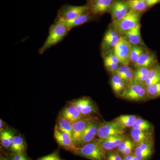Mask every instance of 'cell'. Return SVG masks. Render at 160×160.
<instances>
[{
	"mask_svg": "<svg viewBox=\"0 0 160 160\" xmlns=\"http://www.w3.org/2000/svg\"><path fill=\"white\" fill-rule=\"evenodd\" d=\"M146 49L138 46L132 45L131 54H130V64L134 65L136 63L140 56Z\"/></svg>",
	"mask_w": 160,
	"mask_h": 160,
	"instance_id": "obj_32",
	"label": "cell"
},
{
	"mask_svg": "<svg viewBox=\"0 0 160 160\" xmlns=\"http://www.w3.org/2000/svg\"><path fill=\"white\" fill-rule=\"evenodd\" d=\"M89 6L87 4L80 6L66 4L58 10L57 17L65 21H70L89 12Z\"/></svg>",
	"mask_w": 160,
	"mask_h": 160,
	"instance_id": "obj_6",
	"label": "cell"
},
{
	"mask_svg": "<svg viewBox=\"0 0 160 160\" xmlns=\"http://www.w3.org/2000/svg\"><path fill=\"white\" fill-rule=\"evenodd\" d=\"M131 10H134L140 13L147 11L149 7L145 0H125Z\"/></svg>",
	"mask_w": 160,
	"mask_h": 160,
	"instance_id": "obj_27",
	"label": "cell"
},
{
	"mask_svg": "<svg viewBox=\"0 0 160 160\" xmlns=\"http://www.w3.org/2000/svg\"><path fill=\"white\" fill-rule=\"evenodd\" d=\"M114 0H98L90 5L89 13L96 16H100L105 13H109L110 7Z\"/></svg>",
	"mask_w": 160,
	"mask_h": 160,
	"instance_id": "obj_15",
	"label": "cell"
},
{
	"mask_svg": "<svg viewBox=\"0 0 160 160\" xmlns=\"http://www.w3.org/2000/svg\"><path fill=\"white\" fill-rule=\"evenodd\" d=\"M101 123L98 118L94 117L83 132L77 146L78 148L84 146L94 140L95 137L97 134Z\"/></svg>",
	"mask_w": 160,
	"mask_h": 160,
	"instance_id": "obj_10",
	"label": "cell"
},
{
	"mask_svg": "<svg viewBox=\"0 0 160 160\" xmlns=\"http://www.w3.org/2000/svg\"><path fill=\"white\" fill-rule=\"evenodd\" d=\"M142 13L130 9L129 12L118 21L112 22L111 25L121 35H124L129 30L141 24V17Z\"/></svg>",
	"mask_w": 160,
	"mask_h": 160,
	"instance_id": "obj_2",
	"label": "cell"
},
{
	"mask_svg": "<svg viewBox=\"0 0 160 160\" xmlns=\"http://www.w3.org/2000/svg\"><path fill=\"white\" fill-rule=\"evenodd\" d=\"M133 154V153L132 152L131 154L124 156V158H123V160H132Z\"/></svg>",
	"mask_w": 160,
	"mask_h": 160,
	"instance_id": "obj_42",
	"label": "cell"
},
{
	"mask_svg": "<svg viewBox=\"0 0 160 160\" xmlns=\"http://www.w3.org/2000/svg\"><path fill=\"white\" fill-rule=\"evenodd\" d=\"M124 133L125 130L113 121L101 122L97 136L99 138L102 139L112 136L121 135Z\"/></svg>",
	"mask_w": 160,
	"mask_h": 160,
	"instance_id": "obj_9",
	"label": "cell"
},
{
	"mask_svg": "<svg viewBox=\"0 0 160 160\" xmlns=\"http://www.w3.org/2000/svg\"><path fill=\"white\" fill-rule=\"evenodd\" d=\"M74 154L91 160H106V152L100 146L98 139L79 148Z\"/></svg>",
	"mask_w": 160,
	"mask_h": 160,
	"instance_id": "obj_3",
	"label": "cell"
},
{
	"mask_svg": "<svg viewBox=\"0 0 160 160\" xmlns=\"http://www.w3.org/2000/svg\"><path fill=\"white\" fill-rule=\"evenodd\" d=\"M3 122L2 120V119H0V129H1V131L4 129L3 128Z\"/></svg>",
	"mask_w": 160,
	"mask_h": 160,
	"instance_id": "obj_44",
	"label": "cell"
},
{
	"mask_svg": "<svg viewBox=\"0 0 160 160\" xmlns=\"http://www.w3.org/2000/svg\"><path fill=\"white\" fill-rule=\"evenodd\" d=\"M69 103L75 106L82 114L86 117L92 116V115L97 113V107L90 98L83 97L72 100Z\"/></svg>",
	"mask_w": 160,
	"mask_h": 160,
	"instance_id": "obj_8",
	"label": "cell"
},
{
	"mask_svg": "<svg viewBox=\"0 0 160 160\" xmlns=\"http://www.w3.org/2000/svg\"><path fill=\"white\" fill-rule=\"evenodd\" d=\"M14 137V132L12 129H7L1 130L0 139L3 148L6 149L10 148Z\"/></svg>",
	"mask_w": 160,
	"mask_h": 160,
	"instance_id": "obj_26",
	"label": "cell"
},
{
	"mask_svg": "<svg viewBox=\"0 0 160 160\" xmlns=\"http://www.w3.org/2000/svg\"><path fill=\"white\" fill-rule=\"evenodd\" d=\"M121 78L126 83V86H129L134 81V70L131 68Z\"/></svg>",
	"mask_w": 160,
	"mask_h": 160,
	"instance_id": "obj_34",
	"label": "cell"
},
{
	"mask_svg": "<svg viewBox=\"0 0 160 160\" xmlns=\"http://www.w3.org/2000/svg\"><path fill=\"white\" fill-rule=\"evenodd\" d=\"M132 141L136 146L152 137V132L143 131L136 128H132L131 132Z\"/></svg>",
	"mask_w": 160,
	"mask_h": 160,
	"instance_id": "obj_21",
	"label": "cell"
},
{
	"mask_svg": "<svg viewBox=\"0 0 160 160\" xmlns=\"http://www.w3.org/2000/svg\"><path fill=\"white\" fill-rule=\"evenodd\" d=\"M27 148L26 142L22 137L15 136L10 147V149L13 153H25Z\"/></svg>",
	"mask_w": 160,
	"mask_h": 160,
	"instance_id": "obj_24",
	"label": "cell"
},
{
	"mask_svg": "<svg viewBox=\"0 0 160 160\" xmlns=\"http://www.w3.org/2000/svg\"><path fill=\"white\" fill-rule=\"evenodd\" d=\"M150 69L146 67L136 68L135 70H134L135 81L144 85L148 78Z\"/></svg>",
	"mask_w": 160,
	"mask_h": 160,
	"instance_id": "obj_29",
	"label": "cell"
},
{
	"mask_svg": "<svg viewBox=\"0 0 160 160\" xmlns=\"http://www.w3.org/2000/svg\"><path fill=\"white\" fill-rule=\"evenodd\" d=\"M70 31L62 20L57 17L54 23L49 27V34L42 46L39 49V53L42 54L46 50L61 42Z\"/></svg>",
	"mask_w": 160,
	"mask_h": 160,
	"instance_id": "obj_1",
	"label": "cell"
},
{
	"mask_svg": "<svg viewBox=\"0 0 160 160\" xmlns=\"http://www.w3.org/2000/svg\"><path fill=\"white\" fill-rule=\"evenodd\" d=\"M131 68L130 66L128 65H121L115 72L114 74L117 75L120 78H122L125 73Z\"/></svg>",
	"mask_w": 160,
	"mask_h": 160,
	"instance_id": "obj_38",
	"label": "cell"
},
{
	"mask_svg": "<svg viewBox=\"0 0 160 160\" xmlns=\"http://www.w3.org/2000/svg\"><path fill=\"white\" fill-rule=\"evenodd\" d=\"M130 9L125 0H114L110 7V12L112 22L121 19L126 15Z\"/></svg>",
	"mask_w": 160,
	"mask_h": 160,
	"instance_id": "obj_12",
	"label": "cell"
},
{
	"mask_svg": "<svg viewBox=\"0 0 160 160\" xmlns=\"http://www.w3.org/2000/svg\"><path fill=\"white\" fill-rule=\"evenodd\" d=\"M106 160H123L117 150H113L106 152Z\"/></svg>",
	"mask_w": 160,
	"mask_h": 160,
	"instance_id": "obj_36",
	"label": "cell"
},
{
	"mask_svg": "<svg viewBox=\"0 0 160 160\" xmlns=\"http://www.w3.org/2000/svg\"><path fill=\"white\" fill-rule=\"evenodd\" d=\"M137 118L136 116L133 115H122L116 118L114 121L125 130L126 128L132 127Z\"/></svg>",
	"mask_w": 160,
	"mask_h": 160,
	"instance_id": "obj_25",
	"label": "cell"
},
{
	"mask_svg": "<svg viewBox=\"0 0 160 160\" xmlns=\"http://www.w3.org/2000/svg\"><path fill=\"white\" fill-rule=\"evenodd\" d=\"M53 136L59 146L65 150L71 152L74 154L78 149L74 145L72 138L66 132L60 130L56 126H55Z\"/></svg>",
	"mask_w": 160,
	"mask_h": 160,
	"instance_id": "obj_11",
	"label": "cell"
},
{
	"mask_svg": "<svg viewBox=\"0 0 160 160\" xmlns=\"http://www.w3.org/2000/svg\"><path fill=\"white\" fill-rule=\"evenodd\" d=\"M160 82V65L158 62L150 68L148 78L144 85L147 86Z\"/></svg>",
	"mask_w": 160,
	"mask_h": 160,
	"instance_id": "obj_23",
	"label": "cell"
},
{
	"mask_svg": "<svg viewBox=\"0 0 160 160\" xmlns=\"http://www.w3.org/2000/svg\"><path fill=\"white\" fill-rule=\"evenodd\" d=\"M56 126L72 138V123L62 117L58 118Z\"/></svg>",
	"mask_w": 160,
	"mask_h": 160,
	"instance_id": "obj_28",
	"label": "cell"
},
{
	"mask_svg": "<svg viewBox=\"0 0 160 160\" xmlns=\"http://www.w3.org/2000/svg\"><path fill=\"white\" fill-rule=\"evenodd\" d=\"M37 160H65L60 156L58 151H56L47 155L39 158Z\"/></svg>",
	"mask_w": 160,
	"mask_h": 160,
	"instance_id": "obj_35",
	"label": "cell"
},
{
	"mask_svg": "<svg viewBox=\"0 0 160 160\" xmlns=\"http://www.w3.org/2000/svg\"><path fill=\"white\" fill-rule=\"evenodd\" d=\"M133 154L139 160H148L153 152L152 137L136 145Z\"/></svg>",
	"mask_w": 160,
	"mask_h": 160,
	"instance_id": "obj_13",
	"label": "cell"
},
{
	"mask_svg": "<svg viewBox=\"0 0 160 160\" xmlns=\"http://www.w3.org/2000/svg\"><path fill=\"white\" fill-rule=\"evenodd\" d=\"M98 1V0H86V2H87V5H90L96 1Z\"/></svg>",
	"mask_w": 160,
	"mask_h": 160,
	"instance_id": "obj_43",
	"label": "cell"
},
{
	"mask_svg": "<svg viewBox=\"0 0 160 160\" xmlns=\"http://www.w3.org/2000/svg\"><path fill=\"white\" fill-rule=\"evenodd\" d=\"M141 24L123 35L131 45L147 49L141 34Z\"/></svg>",
	"mask_w": 160,
	"mask_h": 160,
	"instance_id": "obj_18",
	"label": "cell"
},
{
	"mask_svg": "<svg viewBox=\"0 0 160 160\" xmlns=\"http://www.w3.org/2000/svg\"><path fill=\"white\" fill-rule=\"evenodd\" d=\"M131 49V44L122 36L114 49L115 54L121 65H130Z\"/></svg>",
	"mask_w": 160,
	"mask_h": 160,
	"instance_id": "obj_7",
	"label": "cell"
},
{
	"mask_svg": "<svg viewBox=\"0 0 160 160\" xmlns=\"http://www.w3.org/2000/svg\"><path fill=\"white\" fill-rule=\"evenodd\" d=\"M12 153L8 160H31L25 153Z\"/></svg>",
	"mask_w": 160,
	"mask_h": 160,
	"instance_id": "obj_37",
	"label": "cell"
},
{
	"mask_svg": "<svg viewBox=\"0 0 160 160\" xmlns=\"http://www.w3.org/2000/svg\"><path fill=\"white\" fill-rule=\"evenodd\" d=\"M125 135L112 136L106 138L98 139L99 144L103 150L106 152L117 149L118 146L126 138Z\"/></svg>",
	"mask_w": 160,
	"mask_h": 160,
	"instance_id": "obj_16",
	"label": "cell"
},
{
	"mask_svg": "<svg viewBox=\"0 0 160 160\" xmlns=\"http://www.w3.org/2000/svg\"><path fill=\"white\" fill-rule=\"evenodd\" d=\"M110 84L115 93L120 96L124 92L127 87L125 82L120 77L114 73L112 76Z\"/></svg>",
	"mask_w": 160,
	"mask_h": 160,
	"instance_id": "obj_22",
	"label": "cell"
},
{
	"mask_svg": "<svg viewBox=\"0 0 160 160\" xmlns=\"http://www.w3.org/2000/svg\"><path fill=\"white\" fill-rule=\"evenodd\" d=\"M149 8L160 3V0H145Z\"/></svg>",
	"mask_w": 160,
	"mask_h": 160,
	"instance_id": "obj_41",
	"label": "cell"
},
{
	"mask_svg": "<svg viewBox=\"0 0 160 160\" xmlns=\"http://www.w3.org/2000/svg\"><path fill=\"white\" fill-rule=\"evenodd\" d=\"M132 128H136L147 132H152V126L149 122L139 118L137 119Z\"/></svg>",
	"mask_w": 160,
	"mask_h": 160,
	"instance_id": "obj_30",
	"label": "cell"
},
{
	"mask_svg": "<svg viewBox=\"0 0 160 160\" xmlns=\"http://www.w3.org/2000/svg\"><path fill=\"white\" fill-rule=\"evenodd\" d=\"M132 160H139L138 159V158L134 155V154H133V158H132Z\"/></svg>",
	"mask_w": 160,
	"mask_h": 160,
	"instance_id": "obj_45",
	"label": "cell"
},
{
	"mask_svg": "<svg viewBox=\"0 0 160 160\" xmlns=\"http://www.w3.org/2000/svg\"><path fill=\"white\" fill-rule=\"evenodd\" d=\"M94 117L93 116L86 117L72 123V139L77 147L83 132Z\"/></svg>",
	"mask_w": 160,
	"mask_h": 160,
	"instance_id": "obj_14",
	"label": "cell"
},
{
	"mask_svg": "<svg viewBox=\"0 0 160 160\" xmlns=\"http://www.w3.org/2000/svg\"><path fill=\"white\" fill-rule=\"evenodd\" d=\"M122 36L115 29L109 25V28L104 34L101 45V54L102 56L112 50H114Z\"/></svg>",
	"mask_w": 160,
	"mask_h": 160,
	"instance_id": "obj_5",
	"label": "cell"
},
{
	"mask_svg": "<svg viewBox=\"0 0 160 160\" xmlns=\"http://www.w3.org/2000/svg\"><path fill=\"white\" fill-rule=\"evenodd\" d=\"M120 97L124 99L135 102L149 99L146 86L134 80L127 86L126 90Z\"/></svg>",
	"mask_w": 160,
	"mask_h": 160,
	"instance_id": "obj_4",
	"label": "cell"
},
{
	"mask_svg": "<svg viewBox=\"0 0 160 160\" xmlns=\"http://www.w3.org/2000/svg\"><path fill=\"white\" fill-rule=\"evenodd\" d=\"M103 58L105 68H106L107 71L109 72L112 74L114 73L117 70V69H118L120 65H118V64L112 62L111 61H109V60L105 58Z\"/></svg>",
	"mask_w": 160,
	"mask_h": 160,
	"instance_id": "obj_33",
	"label": "cell"
},
{
	"mask_svg": "<svg viewBox=\"0 0 160 160\" xmlns=\"http://www.w3.org/2000/svg\"><path fill=\"white\" fill-rule=\"evenodd\" d=\"M98 17L93 15L89 13V12H88L74 19L70 20V21H65V20L62 19H61L68 26L69 29L71 30L72 29H73L75 27L82 26L86 23L92 22V21H96L98 20Z\"/></svg>",
	"mask_w": 160,
	"mask_h": 160,
	"instance_id": "obj_20",
	"label": "cell"
},
{
	"mask_svg": "<svg viewBox=\"0 0 160 160\" xmlns=\"http://www.w3.org/2000/svg\"><path fill=\"white\" fill-rule=\"evenodd\" d=\"M129 141H130V139L126 138V139L124 140L122 142L120 143V145H119L118 148H117V150L120 153L122 154L123 151H124L125 149H126V146L128 145Z\"/></svg>",
	"mask_w": 160,
	"mask_h": 160,
	"instance_id": "obj_40",
	"label": "cell"
},
{
	"mask_svg": "<svg viewBox=\"0 0 160 160\" xmlns=\"http://www.w3.org/2000/svg\"><path fill=\"white\" fill-rule=\"evenodd\" d=\"M135 146L136 145L135 144V143L132 140H130L128 145L126 146V149H125L124 151H123L122 155L123 156H125L128 155L132 153V150H133L134 146Z\"/></svg>",
	"mask_w": 160,
	"mask_h": 160,
	"instance_id": "obj_39",
	"label": "cell"
},
{
	"mask_svg": "<svg viewBox=\"0 0 160 160\" xmlns=\"http://www.w3.org/2000/svg\"><path fill=\"white\" fill-rule=\"evenodd\" d=\"M149 99H153L160 97V82L146 86Z\"/></svg>",
	"mask_w": 160,
	"mask_h": 160,
	"instance_id": "obj_31",
	"label": "cell"
},
{
	"mask_svg": "<svg viewBox=\"0 0 160 160\" xmlns=\"http://www.w3.org/2000/svg\"><path fill=\"white\" fill-rule=\"evenodd\" d=\"M59 116L68 120L72 123L75 122L86 118L82 114L75 106L69 103L61 111Z\"/></svg>",
	"mask_w": 160,
	"mask_h": 160,
	"instance_id": "obj_17",
	"label": "cell"
},
{
	"mask_svg": "<svg viewBox=\"0 0 160 160\" xmlns=\"http://www.w3.org/2000/svg\"><path fill=\"white\" fill-rule=\"evenodd\" d=\"M157 63H158V60L156 55L146 49L133 66L135 68L139 67L150 68Z\"/></svg>",
	"mask_w": 160,
	"mask_h": 160,
	"instance_id": "obj_19",
	"label": "cell"
}]
</instances>
